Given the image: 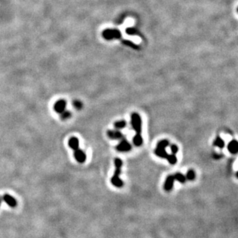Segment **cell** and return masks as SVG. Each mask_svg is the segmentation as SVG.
<instances>
[{
    "mask_svg": "<svg viewBox=\"0 0 238 238\" xmlns=\"http://www.w3.org/2000/svg\"><path fill=\"white\" fill-rule=\"evenodd\" d=\"M114 164L116 169H115L114 175L111 178V183L113 186L119 188L123 186V182L119 178V175L121 173V168L123 166V161L119 158H117L114 159Z\"/></svg>",
    "mask_w": 238,
    "mask_h": 238,
    "instance_id": "1",
    "label": "cell"
},
{
    "mask_svg": "<svg viewBox=\"0 0 238 238\" xmlns=\"http://www.w3.org/2000/svg\"><path fill=\"white\" fill-rule=\"evenodd\" d=\"M131 124L136 134H140L142 131V119L140 114L134 112L131 114Z\"/></svg>",
    "mask_w": 238,
    "mask_h": 238,
    "instance_id": "2",
    "label": "cell"
},
{
    "mask_svg": "<svg viewBox=\"0 0 238 238\" xmlns=\"http://www.w3.org/2000/svg\"><path fill=\"white\" fill-rule=\"evenodd\" d=\"M102 36L106 40H112V39H119L121 34L118 30H112V29H106L103 32Z\"/></svg>",
    "mask_w": 238,
    "mask_h": 238,
    "instance_id": "3",
    "label": "cell"
},
{
    "mask_svg": "<svg viewBox=\"0 0 238 238\" xmlns=\"http://www.w3.org/2000/svg\"><path fill=\"white\" fill-rule=\"evenodd\" d=\"M2 198H3V201L11 208H16L18 205L17 200L9 194H5L2 196Z\"/></svg>",
    "mask_w": 238,
    "mask_h": 238,
    "instance_id": "4",
    "label": "cell"
},
{
    "mask_svg": "<svg viewBox=\"0 0 238 238\" xmlns=\"http://www.w3.org/2000/svg\"><path fill=\"white\" fill-rule=\"evenodd\" d=\"M131 148H132V146H131L130 144L127 141L125 140L124 138L117 146V150L119 151V152H122V153H123V152H130L131 150Z\"/></svg>",
    "mask_w": 238,
    "mask_h": 238,
    "instance_id": "5",
    "label": "cell"
},
{
    "mask_svg": "<svg viewBox=\"0 0 238 238\" xmlns=\"http://www.w3.org/2000/svg\"><path fill=\"white\" fill-rule=\"evenodd\" d=\"M107 136L112 140H120L124 138L123 135L118 130H108Z\"/></svg>",
    "mask_w": 238,
    "mask_h": 238,
    "instance_id": "6",
    "label": "cell"
},
{
    "mask_svg": "<svg viewBox=\"0 0 238 238\" xmlns=\"http://www.w3.org/2000/svg\"><path fill=\"white\" fill-rule=\"evenodd\" d=\"M74 156H75V159H76V161L79 162V163H83V162H86V153H84L83 150H81V149H79V148L74 151Z\"/></svg>",
    "mask_w": 238,
    "mask_h": 238,
    "instance_id": "7",
    "label": "cell"
},
{
    "mask_svg": "<svg viewBox=\"0 0 238 238\" xmlns=\"http://www.w3.org/2000/svg\"><path fill=\"white\" fill-rule=\"evenodd\" d=\"M66 101L63 99H61L56 102L54 105V110L56 112L61 114L66 110Z\"/></svg>",
    "mask_w": 238,
    "mask_h": 238,
    "instance_id": "8",
    "label": "cell"
},
{
    "mask_svg": "<svg viewBox=\"0 0 238 238\" xmlns=\"http://www.w3.org/2000/svg\"><path fill=\"white\" fill-rule=\"evenodd\" d=\"M174 181H175V178H174V176H169L166 179L164 184V189L166 191H170L173 189L174 186Z\"/></svg>",
    "mask_w": 238,
    "mask_h": 238,
    "instance_id": "9",
    "label": "cell"
},
{
    "mask_svg": "<svg viewBox=\"0 0 238 238\" xmlns=\"http://www.w3.org/2000/svg\"><path fill=\"white\" fill-rule=\"evenodd\" d=\"M228 150L232 154H237L238 152V143L236 140H232L228 144Z\"/></svg>",
    "mask_w": 238,
    "mask_h": 238,
    "instance_id": "10",
    "label": "cell"
},
{
    "mask_svg": "<svg viewBox=\"0 0 238 238\" xmlns=\"http://www.w3.org/2000/svg\"><path fill=\"white\" fill-rule=\"evenodd\" d=\"M69 146L74 151L78 149L79 146V142L78 138L76 137H72L69 140Z\"/></svg>",
    "mask_w": 238,
    "mask_h": 238,
    "instance_id": "11",
    "label": "cell"
},
{
    "mask_svg": "<svg viewBox=\"0 0 238 238\" xmlns=\"http://www.w3.org/2000/svg\"><path fill=\"white\" fill-rule=\"evenodd\" d=\"M155 154L159 156L160 158H163V159H167V156H168V153L166 152L165 148H157L155 149Z\"/></svg>",
    "mask_w": 238,
    "mask_h": 238,
    "instance_id": "12",
    "label": "cell"
},
{
    "mask_svg": "<svg viewBox=\"0 0 238 238\" xmlns=\"http://www.w3.org/2000/svg\"><path fill=\"white\" fill-rule=\"evenodd\" d=\"M143 138L141 136L140 134H136V135L134 136L133 138V142L136 146H140L143 144Z\"/></svg>",
    "mask_w": 238,
    "mask_h": 238,
    "instance_id": "13",
    "label": "cell"
},
{
    "mask_svg": "<svg viewBox=\"0 0 238 238\" xmlns=\"http://www.w3.org/2000/svg\"><path fill=\"white\" fill-rule=\"evenodd\" d=\"M174 176V178H175V179H176L177 181L181 183H184L186 182V176H184L183 174L180 173V172L176 173Z\"/></svg>",
    "mask_w": 238,
    "mask_h": 238,
    "instance_id": "14",
    "label": "cell"
},
{
    "mask_svg": "<svg viewBox=\"0 0 238 238\" xmlns=\"http://www.w3.org/2000/svg\"><path fill=\"white\" fill-rule=\"evenodd\" d=\"M214 145L220 148H223L224 147L225 144H224V140H223L220 137H217V138H216V140L214 141Z\"/></svg>",
    "mask_w": 238,
    "mask_h": 238,
    "instance_id": "15",
    "label": "cell"
},
{
    "mask_svg": "<svg viewBox=\"0 0 238 238\" xmlns=\"http://www.w3.org/2000/svg\"><path fill=\"white\" fill-rule=\"evenodd\" d=\"M126 125V123L125 121H119V122H116L114 123V127L117 129H124Z\"/></svg>",
    "mask_w": 238,
    "mask_h": 238,
    "instance_id": "16",
    "label": "cell"
},
{
    "mask_svg": "<svg viewBox=\"0 0 238 238\" xmlns=\"http://www.w3.org/2000/svg\"><path fill=\"white\" fill-rule=\"evenodd\" d=\"M169 145V142L167 140H162L158 142L157 145V148H165Z\"/></svg>",
    "mask_w": 238,
    "mask_h": 238,
    "instance_id": "17",
    "label": "cell"
},
{
    "mask_svg": "<svg viewBox=\"0 0 238 238\" xmlns=\"http://www.w3.org/2000/svg\"><path fill=\"white\" fill-rule=\"evenodd\" d=\"M167 159V161L169 162L170 164H171V165L176 164V162H177V159H176V157L175 156V155H174V154H172V155H168Z\"/></svg>",
    "mask_w": 238,
    "mask_h": 238,
    "instance_id": "18",
    "label": "cell"
},
{
    "mask_svg": "<svg viewBox=\"0 0 238 238\" xmlns=\"http://www.w3.org/2000/svg\"><path fill=\"white\" fill-rule=\"evenodd\" d=\"M195 177L196 175L193 170H189V171L187 172L186 176V178H187L189 180H193V179L195 178Z\"/></svg>",
    "mask_w": 238,
    "mask_h": 238,
    "instance_id": "19",
    "label": "cell"
},
{
    "mask_svg": "<svg viewBox=\"0 0 238 238\" xmlns=\"http://www.w3.org/2000/svg\"><path fill=\"white\" fill-rule=\"evenodd\" d=\"M70 116H71V113L69 111H64L62 113H61V118L63 120L69 118H70Z\"/></svg>",
    "mask_w": 238,
    "mask_h": 238,
    "instance_id": "20",
    "label": "cell"
},
{
    "mask_svg": "<svg viewBox=\"0 0 238 238\" xmlns=\"http://www.w3.org/2000/svg\"><path fill=\"white\" fill-rule=\"evenodd\" d=\"M73 106L75 107V108H76V109L79 110V109H81L82 107H83V104H82V103L80 102L79 101L76 100V101H73Z\"/></svg>",
    "mask_w": 238,
    "mask_h": 238,
    "instance_id": "21",
    "label": "cell"
},
{
    "mask_svg": "<svg viewBox=\"0 0 238 238\" xmlns=\"http://www.w3.org/2000/svg\"><path fill=\"white\" fill-rule=\"evenodd\" d=\"M170 150H171L172 153L173 154H176V153H178V150H179V148L177 147V145H172L171 146H170Z\"/></svg>",
    "mask_w": 238,
    "mask_h": 238,
    "instance_id": "22",
    "label": "cell"
},
{
    "mask_svg": "<svg viewBox=\"0 0 238 238\" xmlns=\"http://www.w3.org/2000/svg\"><path fill=\"white\" fill-rule=\"evenodd\" d=\"M123 43L124 44H126V46H130V47H131L132 48H134V49H138L139 48L136 44L131 43L130 41H123Z\"/></svg>",
    "mask_w": 238,
    "mask_h": 238,
    "instance_id": "23",
    "label": "cell"
},
{
    "mask_svg": "<svg viewBox=\"0 0 238 238\" xmlns=\"http://www.w3.org/2000/svg\"><path fill=\"white\" fill-rule=\"evenodd\" d=\"M2 201H3V198L0 196V205H1V202H2Z\"/></svg>",
    "mask_w": 238,
    "mask_h": 238,
    "instance_id": "24",
    "label": "cell"
}]
</instances>
